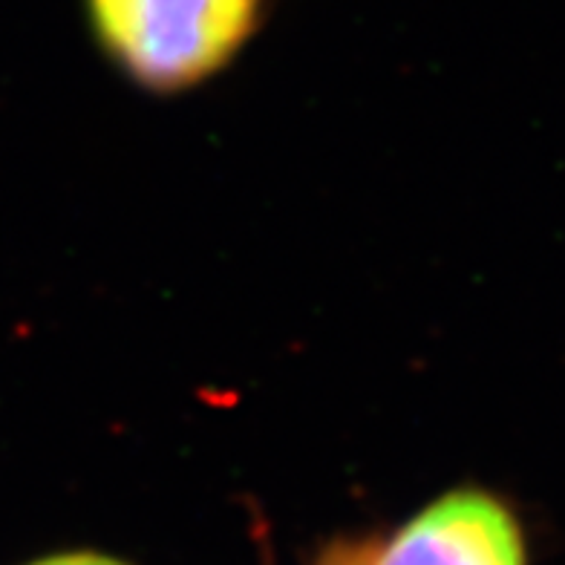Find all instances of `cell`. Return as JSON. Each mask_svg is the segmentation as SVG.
Returning <instances> with one entry per match:
<instances>
[{"label": "cell", "mask_w": 565, "mask_h": 565, "mask_svg": "<svg viewBox=\"0 0 565 565\" xmlns=\"http://www.w3.org/2000/svg\"><path fill=\"white\" fill-rule=\"evenodd\" d=\"M361 563H364V554H358V551H350L347 557L332 559V563H329V565H361Z\"/></svg>", "instance_id": "cell-4"}, {"label": "cell", "mask_w": 565, "mask_h": 565, "mask_svg": "<svg viewBox=\"0 0 565 565\" xmlns=\"http://www.w3.org/2000/svg\"><path fill=\"white\" fill-rule=\"evenodd\" d=\"M102 53L150 93L223 73L252 41L263 0H87Z\"/></svg>", "instance_id": "cell-1"}, {"label": "cell", "mask_w": 565, "mask_h": 565, "mask_svg": "<svg viewBox=\"0 0 565 565\" xmlns=\"http://www.w3.org/2000/svg\"><path fill=\"white\" fill-rule=\"evenodd\" d=\"M370 565H529V543L502 499L459 488L404 522Z\"/></svg>", "instance_id": "cell-2"}, {"label": "cell", "mask_w": 565, "mask_h": 565, "mask_svg": "<svg viewBox=\"0 0 565 565\" xmlns=\"http://www.w3.org/2000/svg\"><path fill=\"white\" fill-rule=\"evenodd\" d=\"M30 565H127V563L107 557V554H93V551H73V554H55V557L35 559V563Z\"/></svg>", "instance_id": "cell-3"}]
</instances>
